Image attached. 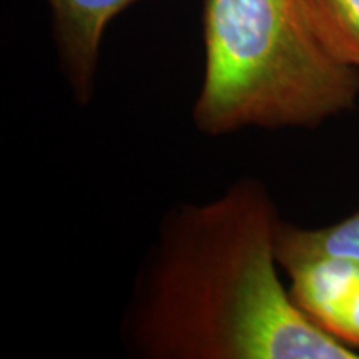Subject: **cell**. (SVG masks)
Segmentation results:
<instances>
[{
	"mask_svg": "<svg viewBox=\"0 0 359 359\" xmlns=\"http://www.w3.org/2000/svg\"><path fill=\"white\" fill-rule=\"evenodd\" d=\"M281 223L258 178L170 210L125 309L127 351L143 359H359L281 281Z\"/></svg>",
	"mask_w": 359,
	"mask_h": 359,
	"instance_id": "obj_1",
	"label": "cell"
},
{
	"mask_svg": "<svg viewBox=\"0 0 359 359\" xmlns=\"http://www.w3.org/2000/svg\"><path fill=\"white\" fill-rule=\"evenodd\" d=\"M203 45L191 116L210 137L316 128L356 107L359 70L326 50L298 0H205Z\"/></svg>",
	"mask_w": 359,
	"mask_h": 359,
	"instance_id": "obj_2",
	"label": "cell"
},
{
	"mask_svg": "<svg viewBox=\"0 0 359 359\" xmlns=\"http://www.w3.org/2000/svg\"><path fill=\"white\" fill-rule=\"evenodd\" d=\"M294 303L359 353V262L320 253H276Z\"/></svg>",
	"mask_w": 359,
	"mask_h": 359,
	"instance_id": "obj_3",
	"label": "cell"
},
{
	"mask_svg": "<svg viewBox=\"0 0 359 359\" xmlns=\"http://www.w3.org/2000/svg\"><path fill=\"white\" fill-rule=\"evenodd\" d=\"M60 65L74 100L87 105L95 90L103 34L118 13L142 0H47Z\"/></svg>",
	"mask_w": 359,
	"mask_h": 359,
	"instance_id": "obj_4",
	"label": "cell"
},
{
	"mask_svg": "<svg viewBox=\"0 0 359 359\" xmlns=\"http://www.w3.org/2000/svg\"><path fill=\"white\" fill-rule=\"evenodd\" d=\"M298 4L326 50L359 70V0H298Z\"/></svg>",
	"mask_w": 359,
	"mask_h": 359,
	"instance_id": "obj_5",
	"label": "cell"
},
{
	"mask_svg": "<svg viewBox=\"0 0 359 359\" xmlns=\"http://www.w3.org/2000/svg\"><path fill=\"white\" fill-rule=\"evenodd\" d=\"M276 253L336 255L359 262V210L338 223L313 230L283 222Z\"/></svg>",
	"mask_w": 359,
	"mask_h": 359,
	"instance_id": "obj_6",
	"label": "cell"
}]
</instances>
